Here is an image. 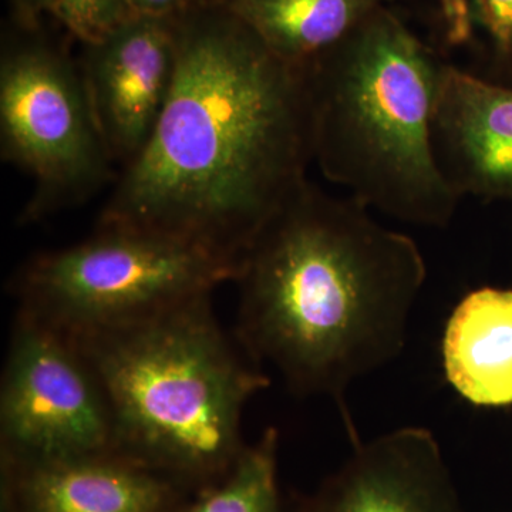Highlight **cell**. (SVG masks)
<instances>
[{
  "instance_id": "obj_1",
  "label": "cell",
  "mask_w": 512,
  "mask_h": 512,
  "mask_svg": "<svg viewBox=\"0 0 512 512\" xmlns=\"http://www.w3.org/2000/svg\"><path fill=\"white\" fill-rule=\"evenodd\" d=\"M173 18V86L97 227L177 239L239 274L255 239L308 180L305 72L220 0H197Z\"/></svg>"
},
{
  "instance_id": "obj_2",
  "label": "cell",
  "mask_w": 512,
  "mask_h": 512,
  "mask_svg": "<svg viewBox=\"0 0 512 512\" xmlns=\"http://www.w3.org/2000/svg\"><path fill=\"white\" fill-rule=\"evenodd\" d=\"M426 278L412 237L306 180L242 261L234 335L292 393L332 399L355 443L346 393L403 352Z\"/></svg>"
},
{
  "instance_id": "obj_3",
  "label": "cell",
  "mask_w": 512,
  "mask_h": 512,
  "mask_svg": "<svg viewBox=\"0 0 512 512\" xmlns=\"http://www.w3.org/2000/svg\"><path fill=\"white\" fill-rule=\"evenodd\" d=\"M443 63L384 3L303 64L320 173L370 211L426 228H446L461 200L431 140Z\"/></svg>"
},
{
  "instance_id": "obj_4",
  "label": "cell",
  "mask_w": 512,
  "mask_h": 512,
  "mask_svg": "<svg viewBox=\"0 0 512 512\" xmlns=\"http://www.w3.org/2000/svg\"><path fill=\"white\" fill-rule=\"evenodd\" d=\"M70 338L99 377L117 450L198 490L234 467L245 407L271 380L222 329L212 293Z\"/></svg>"
},
{
  "instance_id": "obj_5",
  "label": "cell",
  "mask_w": 512,
  "mask_h": 512,
  "mask_svg": "<svg viewBox=\"0 0 512 512\" xmlns=\"http://www.w3.org/2000/svg\"><path fill=\"white\" fill-rule=\"evenodd\" d=\"M237 275L228 262L177 239L97 227L79 244L32 256L9 291L18 313L80 336L150 318Z\"/></svg>"
},
{
  "instance_id": "obj_6",
  "label": "cell",
  "mask_w": 512,
  "mask_h": 512,
  "mask_svg": "<svg viewBox=\"0 0 512 512\" xmlns=\"http://www.w3.org/2000/svg\"><path fill=\"white\" fill-rule=\"evenodd\" d=\"M0 154L35 183L20 225L83 204L116 178L80 64L43 26L3 35Z\"/></svg>"
},
{
  "instance_id": "obj_7",
  "label": "cell",
  "mask_w": 512,
  "mask_h": 512,
  "mask_svg": "<svg viewBox=\"0 0 512 512\" xmlns=\"http://www.w3.org/2000/svg\"><path fill=\"white\" fill-rule=\"evenodd\" d=\"M0 448L16 464L119 451L106 394L79 345L22 313L0 384Z\"/></svg>"
},
{
  "instance_id": "obj_8",
  "label": "cell",
  "mask_w": 512,
  "mask_h": 512,
  "mask_svg": "<svg viewBox=\"0 0 512 512\" xmlns=\"http://www.w3.org/2000/svg\"><path fill=\"white\" fill-rule=\"evenodd\" d=\"M82 47L80 70L97 126L124 168L146 146L173 86V15L131 16Z\"/></svg>"
},
{
  "instance_id": "obj_9",
  "label": "cell",
  "mask_w": 512,
  "mask_h": 512,
  "mask_svg": "<svg viewBox=\"0 0 512 512\" xmlns=\"http://www.w3.org/2000/svg\"><path fill=\"white\" fill-rule=\"evenodd\" d=\"M352 446L301 512H466L430 430L402 427Z\"/></svg>"
},
{
  "instance_id": "obj_10",
  "label": "cell",
  "mask_w": 512,
  "mask_h": 512,
  "mask_svg": "<svg viewBox=\"0 0 512 512\" xmlns=\"http://www.w3.org/2000/svg\"><path fill=\"white\" fill-rule=\"evenodd\" d=\"M441 174L458 197L512 198V86L443 63L431 120Z\"/></svg>"
},
{
  "instance_id": "obj_11",
  "label": "cell",
  "mask_w": 512,
  "mask_h": 512,
  "mask_svg": "<svg viewBox=\"0 0 512 512\" xmlns=\"http://www.w3.org/2000/svg\"><path fill=\"white\" fill-rule=\"evenodd\" d=\"M2 471V495L19 512H175L187 501V485L121 451L2 461Z\"/></svg>"
},
{
  "instance_id": "obj_12",
  "label": "cell",
  "mask_w": 512,
  "mask_h": 512,
  "mask_svg": "<svg viewBox=\"0 0 512 512\" xmlns=\"http://www.w3.org/2000/svg\"><path fill=\"white\" fill-rule=\"evenodd\" d=\"M448 383L481 407L512 404V291L468 293L448 319L443 338Z\"/></svg>"
},
{
  "instance_id": "obj_13",
  "label": "cell",
  "mask_w": 512,
  "mask_h": 512,
  "mask_svg": "<svg viewBox=\"0 0 512 512\" xmlns=\"http://www.w3.org/2000/svg\"><path fill=\"white\" fill-rule=\"evenodd\" d=\"M284 62L303 66L386 0H220Z\"/></svg>"
},
{
  "instance_id": "obj_14",
  "label": "cell",
  "mask_w": 512,
  "mask_h": 512,
  "mask_svg": "<svg viewBox=\"0 0 512 512\" xmlns=\"http://www.w3.org/2000/svg\"><path fill=\"white\" fill-rule=\"evenodd\" d=\"M279 433L268 427L234 467L175 512H284L278 484Z\"/></svg>"
},
{
  "instance_id": "obj_15",
  "label": "cell",
  "mask_w": 512,
  "mask_h": 512,
  "mask_svg": "<svg viewBox=\"0 0 512 512\" xmlns=\"http://www.w3.org/2000/svg\"><path fill=\"white\" fill-rule=\"evenodd\" d=\"M434 15L448 49L485 53L512 72V0H434Z\"/></svg>"
},
{
  "instance_id": "obj_16",
  "label": "cell",
  "mask_w": 512,
  "mask_h": 512,
  "mask_svg": "<svg viewBox=\"0 0 512 512\" xmlns=\"http://www.w3.org/2000/svg\"><path fill=\"white\" fill-rule=\"evenodd\" d=\"M134 16L127 0H56L53 19L80 43L96 42Z\"/></svg>"
},
{
  "instance_id": "obj_17",
  "label": "cell",
  "mask_w": 512,
  "mask_h": 512,
  "mask_svg": "<svg viewBox=\"0 0 512 512\" xmlns=\"http://www.w3.org/2000/svg\"><path fill=\"white\" fill-rule=\"evenodd\" d=\"M56 0H9L10 20L16 28H42L46 18H53Z\"/></svg>"
},
{
  "instance_id": "obj_18",
  "label": "cell",
  "mask_w": 512,
  "mask_h": 512,
  "mask_svg": "<svg viewBox=\"0 0 512 512\" xmlns=\"http://www.w3.org/2000/svg\"><path fill=\"white\" fill-rule=\"evenodd\" d=\"M134 15L170 16L197 0H127Z\"/></svg>"
},
{
  "instance_id": "obj_19",
  "label": "cell",
  "mask_w": 512,
  "mask_h": 512,
  "mask_svg": "<svg viewBox=\"0 0 512 512\" xmlns=\"http://www.w3.org/2000/svg\"><path fill=\"white\" fill-rule=\"evenodd\" d=\"M2 512H19L5 495H2Z\"/></svg>"
}]
</instances>
